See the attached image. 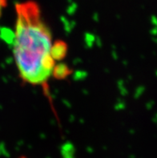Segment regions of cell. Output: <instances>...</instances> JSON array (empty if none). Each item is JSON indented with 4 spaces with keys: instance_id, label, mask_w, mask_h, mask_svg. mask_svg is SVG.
<instances>
[{
    "instance_id": "2",
    "label": "cell",
    "mask_w": 157,
    "mask_h": 158,
    "mask_svg": "<svg viewBox=\"0 0 157 158\" xmlns=\"http://www.w3.org/2000/svg\"><path fill=\"white\" fill-rule=\"evenodd\" d=\"M66 52L65 48V44H54L52 45V55L54 60H60L64 56Z\"/></svg>"
},
{
    "instance_id": "3",
    "label": "cell",
    "mask_w": 157,
    "mask_h": 158,
    "mask_svg": "<svg viewBox=\"0 0 157 158\" xmlns=\"http://www.w3.org/2000/svg\"><path fill=\"white\" fill-rule=\"evenodd\" d=\"M6 0H0V17H1V14H2V9L4 8V6H6Z\"/></svg>"
},
{
    "instance_id": "4",
    "label": "cell",
    "mask_w": 157,
    "mask_h": 158,
    "mask_svg": "<svg viewBox=\"0 0 157 158\" xmlns=\"http://www.w3.org/2000/svg\"><path fill=\"white\" fill-rule=\"evenodd\" d=\"M21 158H25V157H21Z\"/></svg>"
},
{
    "instance_id": "1",
    "label": "cell",
    "mask_w": 157,
    "mask_h": 158,
    "mask_svg": "<svg viewBox=\"0 0 157 158\" xmlns=\"http://www.w3.org/2000/svg\"><path fill=\"white\" fill-rule=\"evenodd\" d=\"M13 52L21 78L29 84H43L55 69L52 35L32 1L16 5Z\"/></svg>"
}]
</instances>
